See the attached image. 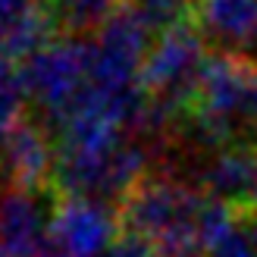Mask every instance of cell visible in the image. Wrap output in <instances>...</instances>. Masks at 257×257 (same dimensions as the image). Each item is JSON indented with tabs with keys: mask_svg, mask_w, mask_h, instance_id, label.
<instances>
[{
	"mask_svg": "<svg viewBox=\"0 0 257 257\" xmlns=\"http://www.w3.org/2000/svg\"><path fill=\"white\" fill-rule=\"evenodd\" d=\"M204 207H207V195L195 185L170 173H148L122 198L116 213L122 232L141 235L163 251L179 245H201L198 229Z\"/></svg>",
	"mask_w": 257,
	"mask_h": 257,
	"instance_id": "cell-1",
	"label": "cell"
},
{
	"mask_svg": "<svg viewBox=\"0 0 257 257\" xmlns=\"http://www.w3.org/2000/svg\"><path fill=\"white\" fill-rule=\"evenodd\" d=\"M91 79V41L54 38L35 57L25 60L22 82L29 100L44 113L47 132L54 135L82 100Z\"/></svg>",
	"mask_w": 257,
	"mask_h": 257,
	"instance_id": "cell-2",
	"label": "cell"
},
{
	"mask_svg": "<svg viewBox=\"0 0 257 257\" xmlns=\"http://www.w3.org/2000/svg\"><path fill=\"white\" fill-rule=\"evenodd\" d=\"M207 60H210L207 41L195 29V22L188 19L166 35L154 38L145 66H141V91L182 116L195 97V88Z\"/></svg>",
	"mask_w": 257,
	"mask_h": 257,
	"instance_id": "cell-3",
	"label": "cell"
},
{
	"mask_svg": "<svg viewBox=\"0 0 257 257\" xmlns=\"http://www.w3.org/2000/svg\"><path fill=\"white\" fill-rule=\"evenodd\" d=\"M57 195L54 188H22L10 185L0 191V257H50Z\"/></svg>",
	"mask_w": 257,
	"mask_h": 257,
	"instance_id": "cell-4",
	"label": "cell"
},
{
	"mask_svg": "<svg viewBox=\"0 0 257 257\" xmlns=\"http://www.w3.org/2000/svg\"><path fill=\"white\" fill-rule=\"evenodd\" d=\"M54 245L69 257H104L122 235L119 213L100 201L57 195L50 216Z\"/></svg>",
	"mask_w": 257,
	"mask_h": 257,
	"instance_id": "cell-5",
	"label": "cell"
},
{
	"mask_svg": "<svg viewBox=\"0 0 257 257\" xmlns=\"http://www.w3.org/2000/svg\"><path fill=\"white\" fill-rule=\"evenodd\" d=\"M201 191L241 220L257 216V145H229L207 154Z\"/></svg>",
	"mask_w": 257,
	"mask_h": 257,
	"instance_id": "cell-6",
	"label": "cell"
},
{
	"mask_svg": "<svg viewBox=\"0 0 257 257\" xmlns=\"http://www.w3.org/2000/svg\"><path fill=\"white\" fill-rule=\"evenodd\" d=\"M0 170L10 176V185L22 188H54L57 141L44 125L22 119L0 138Z\"/></svg>",
	"mask_w": 257,
	"mask_h": 257,
	"instance_id": "cell-7",
	"label": "cell"
},
{
	"mask_svg": "<svg viewBox=\"0 0 257 257\" xmlns=\"http://www.w3.org/2000/svg\"><path fill=\"white\" fill-rule=\"evenodd\" d=\"M191 22L216 54L241 57L257 32V0H195Z\"/></svg>",
	"mask_w": 257,
	"mask_h": 257,
	"instance_id": "cell-8",
	"label": "cell"
},
{
	"mask_svg": "<svg viewBox=\"0 0 257 257\" xmlns=\"http://www.w3.org/2000/svg\"><path fill=\"white\" fill-rule=\"evenodd\" d=\"M198 241L204 257H257L254 235L251 229H245V220L210 198L201 216Z\"/></svg>",
	"mask_w": 257,
	"mask_h": 257,
	"instance_id": "cell-9",
	"label": "cell"
},
{
	"mask_svg": "<svg viewBox=\"0 0 257 257\" xmlns=\"http://www.w3.org/2000/svg\"><path fill=\"white\" fill-rule=\"evenodd\" d=\"M122 4L125 0H44L50 19L63 32H97Z\"/></svg>",
	"mask_w": 257,
	"mask_h": 257,
	"instance_id": "cell-10",
	"label": "cell"
},
{
	"mask_svg": "<svg viewBox=\"0 0 257 257\" xmlns=\"http://www.w3.org/2000/svg\"><path fill=\"white\" fill-rule=\"evenodd\" d=\"M104 257H160V248L151 245V241L141 238V235L122 232L116 241H113V248H110Z\"/></svg>",
	"mask_w": 257,
	"mask_h": 257,
	"instance_id": "cell-11",
	"label": "cell"
},
{
	"mask_svg": "<svg viewBox=\"0 0 257 257\" xmlns=\"http://www.w3.org/2000/svg\"><path fill=\"white\" fill-rule=\"evenodd\" d=\"M160 257H204L201 245H179V248H163Z\"/></svg>",
	"mask_w": 257,
	"mask_h": 257,
	"instance_id": "cell-12",
	"label": "cell"
},
{
	"mask_svg": "<svg viewBox=\"0 0 257 257\" xmlns=\"http://www.w3.org/2000/svg\"><path fill=\"white\" fill-rule=\"evenodd\" d=\"M241 57H248V60H254L257 63V32H254V38H251V44H248V50Z\"/></svg>",
	"mask_w": 257,
	"mask_h": 257,
	"instance_id": "cell-13",
	"label": "cell"
},
{
	"mask_svg": "<svg viewBox=\"0 0 257 257\" xmlns=\"http://www.w3.org/2000/svg\"><path fill=\"white\" fill-rule=\"evenodd\" d=\"M251 235H254V245H257V216L251 220Z\"/></svg>",
	"mask_w": 257,
	"mask_h": 257,
	"instance_id": "cell-14",
	"label": "cell"
}]
</instances>
